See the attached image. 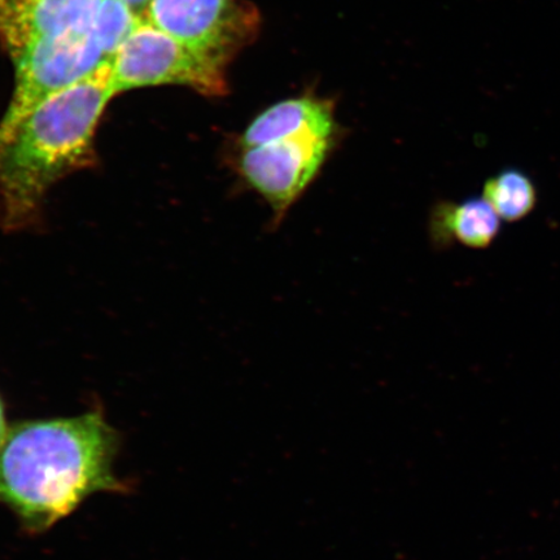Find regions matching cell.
<instances>
[{"instance_id":"6da1fadb","label":"cell","mask_w":560,"mask_h":560,"mask_svg":"<svg viewBox=\"0 0 560 560\" xmlns=\"http://www.w3.org/2000/svg\"><path fill=\"white\" fill-rule=\"evenodd\" d=\"M117 446L100 412L20 423L0 445V502L33 534L51 528L88 497L124 489Z\"/></svg>"},{"instance_id":"7a4b0ae2","label":"cell","mask_w":560,"mask_h":560,"mask_svg":"<svg viewBox=\"0 0 560 560\" xmlns=\"http://www.w3.org/2000/svg\"><path fill=\"white\" fill-rule=\"evenodd\" d=\"M114 95L108 62L40 104L0 138L3 229L32 226L56 182L94 164L97 124Z\"/></svg>"},{"instance_id":"3957f363","label":"cell","mask_w":560,"mask_h":560,"mask_svg":"<svg viewBox=\"0 0 560 560\" xmlns=\"http://www.w3.org/2000/svg\"><path fill=\"white\" fill-rule=\"evenodd\" d=\"M112 81L115 94L160 85L186 86L207 96L229 91L226 72L144 18L112 60Z\"/></svg>"},{"instance_id":"277c9868","label":"cell","mask_w":560,"mask_h":560,"mask_svg":"<svg viewBox=\"0 0 560 560\" xmlns=\"http://www.w3.org/2000/svg\"><path fill=\"white\" fill-rule=\"evenodd\" d=\"M143 18L226 73L261 24L260 12L245 0H151Z\"/></svg>"},{"instance_id":"5b68a950","label":"cell","mask_w":560,"mask_h":560,"mask_svg":"<svg viewBox=\"0 0 560 560\" xmlns=\"http://www.w3.org/2000/svg\"><path fill=\"white\" fill-rule=\"evenodd\" d=\"M91 32H72L39 42L13 62L16 85L0 120V138L40 104L108 65Z\"/></svg>"},{"instance_id":"8992f818","label":"cell","mask_w":560,"mask_h":560,"mask_svg":"<svg viewBox=\"0 0 560 560\" xmlns=\"http://www.w3.org/2000/svg\"><path fill=\"white\" fill-rule=\"evenodd\" d=\"M332 145L334 138L307 135L242 150L237 170L271 209V229L282 225L318 177Z\"/></svg>"},{"instance_id":"52a82bcc","label":"cell","mask_w":560,"mask_h":560,"mask_svg":"<svg viewBox=\"0 0 560 560\" xmlns=\"http://www.w3.org/2000/svg\"><path fill=\"white\" fill-rule=\"evenodd\" d=\"M102 0H0V44L15 62L42 40L89 32Z\"/></svg>"},{"instance_id":"ba28073f","label":"cell","mask_w":560,"mask_h":560,"mask_svg":"<svg viewBox=\"0 0 560 560\" xmlns=\"http://www.w3.org/2000/svg\"><path fill=\"white\" fill-rule=\"evenodd\" d=\"M307 135L334 138L335 117L331 103L303 96L272 105L244 130L241 145L245 150Z\"/></svg>"},{"instance_id":"9c48e42d","label":"cell","mask_w":560,"mask_h":560,"mask_svg":"<svg viewBox=\"0 0 560 560\" xmlns=\"http://www.w3.org/2000/svg\"><path fill=\"white\" fill-rule=\"evenodd\" d=\"M500 231L501 219L482 196L462 202L440 201L431 210L429 233L438 249L450 248L455 243L471 249H486Z\"/></svg>"},{"instance_id":"30bf717a","label":"cell","mask_w":560,"mask_h":560,"mask_svg":"<svg viewBox=\"0 0 560 560\" xmlns=\"http://www.w3.org/2000/svg\"><path fill=\"white\" fill-rule=\"evenodd\" d=\"M482 198L493 208L501 221L517 222L535 209L537 190L527 174L506 170L486 182Z\"/></svg>"},{"instance_id":"8fae6325","label":"cell","mask_w":560,"mask_h":560,"mask_svg":"<svg viewBox=\"0 0 560 560\" xmlns=\"http://www.w3.org/2000/svg\"><path fill=\"white\" fill-rule=\"evenodd\" d=\"M140 20L142 16L137 15L125 0H102L90 32L105 58L114 60Z\"/></svg>"},{"instance_id":"7c38bea8","label":"cell","mask_w":560,"mask_h":560,"mask_svg":"<svg viewBox=\"0 0 560 560\" xmlns=\"http://www.w3.org/2000/svg\"><path fill=\"white\" fill-rule=\"evenodd\" d=\"M128 3L132 11L137 13L139 16H144L147 7H149L151 0H125Z\"/></svg>"},{"instance_id":"4fadbf2b","label":"cell","mask_w":560,"mask_h":560,"mask_svg":"<svg viewBox=\"0 0 560 560\" xmlns=\"http://www.w3.org/2000/svg\"><path fill=\"white\" fill-rule=\"evenodd\" d=\"M7 432H9V430H7L4 408L2 400H0V445L3 444Z\"/></svg>"}]
</instances>
